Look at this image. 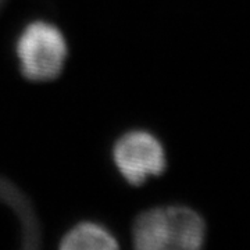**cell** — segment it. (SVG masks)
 <instances>
[{"label": "cell", "mask_w": 250, "mask_h": 250, "mask_svg": "<svg viewBox=\"0 0 250 250\" xmlns=\"http://www.w3.org/2000/svg\"><path fill=\"white\" fill-rule=\"evenodd\" d=\"M132 242L139 250H168L170 238L164 207H154L136 217L132 225Z\"/></svg>", "instance_id": "cell-4"}, {"label": "cell", "mask_w": 250, "mask_h": 250, "mask_svg": "<svg viewBox=\"0 0 250 250\" xmlns=\"http://www.w3.org/2000/svg\"><path fill=\"white\" fill-rule=\"evenodd\" d=\"M113 161L126 182L142 185L147 179L163 174L167 157L163 145L154 135L134 129L117 139L113 147Z\"/></svg>", "instance_id": "cell-2"}, {"label": "cell", "mask_w": 250, "mask_h": 250, "mask_svg": "<svg viewBox=\"0 0 250 250\" xmlns=\"http://www.w3.org/2000/svg\"><path fill=\"white\" fill-rule=\"evenodd\" d=\"M64 250H106L118 248V241L104 225L93 221L77 224L62 236Z\"/></svg>", "instance_id": "cell-5"}, {"label": "cell", "mask_w": 250, "mask_h": 250, "mask_svg": "<svg viewBox=\"0 0 250 250\" xmlns=\"http://www.w3.org/2000/svg\"><path fill=\"white\" fill-rule=\"evenodd\" d=\"M67 54L68 46L62 29L45 20L31 21L16 42L18 68L32 82L56 80L64 70Z\"/></svg>", "instance_id": "cell-1"}, {"label": "cell", "mask_w": 250, "mask_h": 250, "mask_svg": "<svg viewBox=\"0 0 250 250\" xmlns=\"http://www.w3.org/2000/svg\"><path fill=\"white\" fill-rule=\"evenodd\" d=\"M164 208L170 249H200L206 239V223L202 215L188 206H168Z\"/></svg>", "instance_id": "cell-3"}]
</instances>
